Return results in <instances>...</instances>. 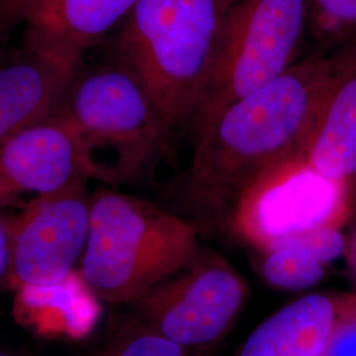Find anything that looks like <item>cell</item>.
I'll use <instances>...</instances> for the list:
<instances>
[{
  "mask_svg": "<svg viewBox=\"0 0 356 356\" xmlns=\"http://www.w3.org/2000/svg\"><path fill=\"white\" fill-rule=\"evenodd\" d=\"M337 66V51L310 53L232 103L193 144L185 197L197 220L229 222L261 182L305 160Z\"/></svg>",
  "mask_w": 356,
  "mask_h": 356,
  "instance_id": "6da1fadb",
  "label": "cell"
},
{
  "mask_svg": "<svg viewBox=\"0 0 356 356\" xmlns=\"http://www.w3.org/2000/svg\"><path fill=\"white\" fill-rule=\"evenodd\" d=\"M232 3L138 0L116 35V63L140 82L170 138L188 131Z\"/></svg>",
  "mask_w": 356,
  "mask_h": 356,
  "instance_id": "7a4b0ae2",
  "label": "cell"
},
{
  "mask_svg": "<svg viewBox=\"0 0 356 356\" xmlns=\"http://www.w3.org/2000/svg\"><path fill=\"white\" fill-rule=\"evenodd\" d=\"M198 229L156 204L116 191L92 195L89 239L79 270L108 304H134L191 267Z\"/></svg>",
  "mask_w": 356,
  "mask_h": 356,
  "instance_id": "3957f363",
  "label": "cell"
},
{
  "mask_svg": "<svg viewBox=\"0 0 356 356\" xmlns=\"http://www.w3.org/2000/svg\"><path fill=\"white\" fill-rule=\"evenodd\" d=\"M307 41V0H234L186 131L191 143L232 103L297 64Z\"/></svg>",
  "mask_w": 356,
  "mask_h": 356,
  "instance_id": "277c9868",
  "label": "cell"
},
{
  "mask_svg": "<svg viewBox=\"0 0 356 356\" xmlns=\"http://www.w3.org/2000/svg\"><path fill=\"white\" fill-rule=\"evenodd\" d=\"M58 113L76 132L90 177L106 182L138 177L172 139L140 82L118 63L79 73Z\"/></svg>",
  "mask_w": 356,
  "mask_h": 356,
  "instance_id": "5b68a950",
  "label": "cell"
},
{
  "mask_svg": "<svg viewBox=\"0 0 356 356\" xmlns=\"http://www.w3.org/2000/svg\"><path fill=\"white\" fill-rule=\"evenodd\" d=\"M86 184L40 198L11 220L13 288L49 285L79 269L92 202Z\"/></svg>",
  "mask_w": 356,
  "mask_h": 356,
  "instance_id": "8992f818",
  "label": "cell"
},
{
  "mask_svg": "<svg viewBox=\"0 0 356 356\" xmlns=\"http://www.w3.org/2000/svg\"><path fill=\"white\" fill-rule=\"evenodd\" d=\"M189 268L132 304L143 326L185 348L219 338L245 294L239 276L223 264Z\"/></svg>",
  "mask_w": 356,
  "mask_h": 356,
  "instance_id": "52a82bcc",
  "label": "cell"
},
{
  "mask_svg": "<svg viewBox=\"0 0 356 356\" xmlns=\"http://www.w3.org/2000/svg\"><path fill=\"white\" fill-rule=\"evenodd\" d=\"M89 178L81 143L58 111L0 144V207H26Z\"/></svg>",
  "mask_w": 356,
  "mask_h": 356,
  "instance_id": "ba28073f",
  "label": "cell"
},
{
  "mask_svg": "<svg viewBox=\"0 0 356 356\" xmlns=\"http://www.w3.org/2000/svg\"><path fill=\"white\" fill-rule=\"evenodd\" d=\"M81 65L29 48L0 65V144L57 114Z\"/></svg>",
  "mask_w": 356,
  "mask_h": 356,
  "instance_id": "9c48e42d",
  "label": "cell"
},
{
  "mask_svg": "<svg viewBox=\"0 0 356 356\" xmlns=\"http://www.w3.org/2000/svg\"><path fill=\"white\" fill-rule=\"evenodd\" d=\"M138 0H41L26 19V48L81 61L124 22Z\"/></svg>",
  "mask_w": 356,
  "mask_h": 356,
  "instance_id": "30bf717a",
  "label": "cell"
},
{
  "mask_svg": "<svg viewBox=\"0 0 356 356\" xmlns=\"http://www.w3.org/2000/svg\"><path fill=\"white\" fill-rule=\"evenodd\" d=\"M338 53V66L306 152L307 168L343 186L356 178V44Z\"/></svg>",
  "mask_w": 356,
  "mask_h": 356,
  "instance_id": "8fae6325",
  "label": "cell"
},
{
  "mask_svg": "<svg viewBox=\"0 0 356 356\" xmlns=\"http://www.w3.org/2000/svg\"><path fill=\"white\" fill-rule=\"evenodd\" d=\"M101 300L79 269L64 280L42 286L15 288V316L38 335L82 339L101 316Z\"/></svg>",
  "mask_w": 356,
  "mask_h": 356,
  "instance_id": "7c38bea8",
  "label": "cell"
},
{
  "mask_svg": "<svg viewBox=\"0 0 356 356\" xmlns=\"http://www.w3.org/2000/svg\"><path fill=\"white\" fill-rule=\"evenodd\" d=\"M337 319L329 297L304 296L263 322L239 356H323Z\"/></svg>",
  "mask_w": 356,
  "mask_h": 356,
  "instance_id": "4fadbf2b",
  "label": "cell"
},
{
  "mask_svg": "<svg viewBox=\"0 0 356 356\" xmlns=\"http://www.w3.org/2000/svg\"><path fill=\"white\" fill-rule=\"evenodd\" d=\"M344 251L343 235L331 223L291 232L273 239L264 276L284 289H306L322 279L323 266Z\"/></svg>",
  "mask_w": 356,
  "mask_h": 356,
  "instance_id": "5bb4252c",
  "label": "cell"
},
{
  "mask_svg": "<svg viewBox=\"0 0 356 356\" xmlns=\"http://www.w3.org/2000/svg\"><path fill=\"white\" fill-rule=\"evenodd\" d=\"M298 182L269 193L257 209V222L273 239L302 229L330 223L339 206L341 185L322 178L321 182Z\"/></svg>",
  "mask_w": 356,
  "mask_h": 356,
  "instance_id": "9a60e30c",
  "label": "cell"
},
{
  "mask_svg": "<svg viewBox=\"0 0 356 356\" xmlns=\"http://www.w3.org/2000/svg\"><path fill=\"white\" fill-rule=\"evenodd\" d=\"M309 41L316 54L356 44V0H307Z\"/></svg>",
  "mask_w": 356,
  "mask_h": 356,
  "instance_id": "2e32d148",
  "label": "cell"
},
{
  "mask_svg": "<svg viewBox=\"0 0 356 356\" xmlns=\"http://www.w3.org/2000/svg\"><path fill=\"white\" fill-rule=\"evenodd\" d=\"M103 356H189L188 348L168 341L140 322L120 331Z\"/></svg>",
  "mask_w": 356,
  "mask_h": 356,
  "instance_id": "e0dca14e",
  "label": "cell"
},
{
  "mask_svg": "<svg viewBox=\"0 0 356 356\" xmlns=\"http://www.w3.org/2000/svg\"><path fill=\"white\" fill-rule=\"evenodd\" d=\"M323 356H356V302L346 306L331 334Z\"/></svg>",
  "mask_w": 356,
  "mask_h": 356,
  "instance_id": "ac0fdd59",
  "label": "cell"
},
{
  "mask_svg": "<svg viewBox=\"0 0 356 356\" xmlns=\"http://www.w3.org/2000/svg\"><path fill=\"white\" fill-rule=\"evenodd\" d=\"M41 0H0V28L10 29L26 23Z\"/></svg>",
  "mask_w": 356,
  "mask_h": 356,
  "instance_id": "d6986e66",
  "label": "cell"
},
{
  "mask_svg": "<svg viewBox=\"0 0 356 356\" xmlns=\"http://www.w3.org/2000/svg\"><path fill=\"white\" fill-rule=\"evenodd\" d=\"M13 273V229L11 222L0 216V285L11 284Z\"/></svg>",
  "mask_w": 356,
  "mask_h": 356,
  "instance_id": "ffe728a7",
  "label": "cell"
},
{
  "mask_svg": "<svg viewBox=\"0 0 356 356\" xmlns=\"http://www.w3.org/2000/svg\"><path fill=\"white\" fill-rule=\"evenodd\" d=\"M348 259H350V264H351V268L356 276V232L348 245Z\"/></svg>",
  "mask_w": 356,
  "mask_h": 356,
  "instance_id": "44dd1931",
  "label": "cell"
},
{
  "mask_svg": "<svg viewBox=\"0 0 356 356\" xmlns=\"http://www.w3.org/2000/svg\"><path fill=\"white\" fill-rule=\"evenodd\" d=\"M0 356H17L15 355L13 353H11V351H8V350H1L0 348Z\"/></svg>",
  "mask_w": 356,
  "mask_h": 356,
  "instance_id": "7402d4cb",
  "label": "cell"
}]
</instances>
